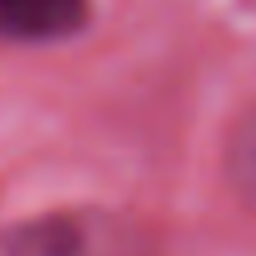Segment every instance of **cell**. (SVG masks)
Here are the masks:
<instances>
[{"instance_id": "6da1fadb", "label": "cell", "mask_w": 256, "mask_h": 256, "mask_svg": "<svg viewBox=\"0 0 256 256\" xmlns=\"http://www.w3.org/2000/svg\"><path fill=\"white\" fill-rule=\"evenodd\" d=\"M4 256H160L156 236L112 208H52L4 232Z\"/></svg>"}, {"instance_id": "7a4b0ae2", "label": "cell", "mask_w": 256, "mask_h": 256, "mask_svg": "<svg viewBox=\"0 0 256 256\" xmlns=\"http://www.w3.org/2000/svg\"><path fill=\"white\" fill-rule=\"evenodd\" d=\"M92 16V0H0V40L44 44L76 36Z\"/></svg>"}, {"instance_id": "3957f363", "label": "cell", "mask_w": 256, "mask_h": 256, "mask_svg": "<svg viewBox=\"0 0 256 256\" xmlns=\"http://www.w3.org/2000/svg\"><path fill=\"white\" fill-rule=\"evenodd\" d=\"M224 168H228L236 196L248 208H256V104H248L236 116L228 144H224Z\"/></svg>"}]
</instances>
